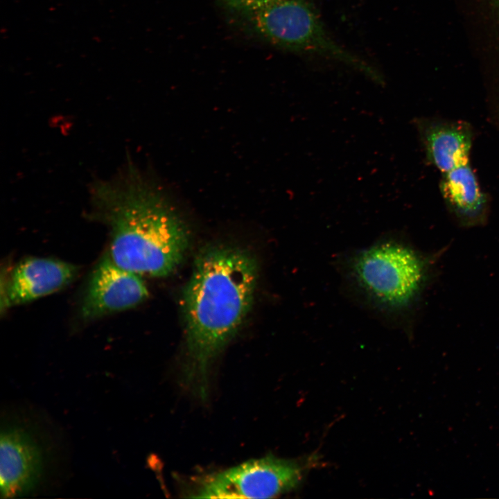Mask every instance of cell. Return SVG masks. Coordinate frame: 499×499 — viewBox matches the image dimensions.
<instances>
[{
    "instance_id": "cell-3",
    "label": "cell",
    "mask_w": 499,
    "mask_h": 499,
    "mask_svg": "<svg viewBox=\"0 0 499 499\" xmlns=\"http://www.w3.org/2000/svg\"><path fill=\"white\" fill-rule=\"evenodd\" d=\"M435 260L434 256L392 237L351 254L343 269L362 301L393 317L409 312L419 301Z\"/></svg>"
},
{
    "instance_id": "cell-1",
    "label": "cell",
    "mask_w": 499,
    "mask_h": 499,
    "mask_svg": "<svg viewBox=\"0 0 499 499\" xmlns=\"http://www.w3.org/2000/svg\"><path fill=\"white\" fill-rule=\"evenodd\" d=\"M93 216L110 229L107 252L120 267L140 276L173 272L189 245L188 228L156 184L133 165L91 189Z\"/></svg>"
},
{
    "instance_id": "cell-10",
    "label": "cell",
    "mask_w": 499,
    "mask_h": 499,
    "mask_svg": "<svg viewBox=\"0 0 499 499\" xmlns=\"http://www.w3.org/2000/svg\"><path fill=\"white\" fill-rule=\"evenodd\" d=\"M440 191L448 211L461 227L482 226L487 221L489 200L469 164L444 173Z\"/></svg>"
},
{
    "instance_id": "cell-9",
    "label": "cell",
    "mask_w": 499,
    "mask_h": 499,
    "mask_svg": "<svg viewBox=\"0 0 499 499\" xmlns=\"http://www.w3.org/2000/svg\"><path fill=\"white\" fill-rule=\"evenodd\" d=\"M428 161L442 173L468 164L473 132L460 121L419 118L414 120Z\"/></svg>"
},
{
    "instance_id": "cell-8",
    "label": "cell",
    "mask_w": 499,
    "mask_h": 499,
    "mask_svg": "<svg viewBox=\"0 0 499 499\" xmlns=\"http://www.w3.org/2000/svg\"><path fill=\"white\" fill-rule=\"evenodd\" d=\"M42 469V452L24 429L6 428L0 441V487L3 498L29 491L37 482Z\"/></svg>"
},
{
    "instance_id": "cell-4",
    "label": "cell",
    "mask_w": 499,
    "mask_h": 499,
    "mask_svg": "<svg viewBox=\"0 0 499 499\" xmlns=\"http://www.w3.org/2000/svg\"><path fill=\"white\" fill-rule=\"evenodd\" d=\"M312 459L290 460L268 456L247 461L206 478L193 497L270 498L296 488Z\"/></svg>"
},
{
    "instance_id": "cell-7",
    "label": "cell",
    "mask_w": 499,
    "mask_h": 499,
    "mask_svg": "<svg viewBox=\"0 0 499 499\" xmlns=\"http://www.w3.org/2000/svg\"><path fill=\"white\" fill-rule=\"evenodd\" d=\"M78 272L76 265L63 261L26 258L7 277L1 305L18 306L54 293L71 283Z\"/></svg>"
},
{
    "instance_id": "cell-2",
    "label": "cell",
    "mask_w": 499,
    "mask_h": 499,
    "mask_svg": "<svg viewBox=\"0 0 499 499\" xmlns=\"http://www.w3.org/2000/svg\"><path fill=\"white\" fill-rule=\"evenodd\" d=\"M257 265L247 251L211 245L198 255L184 289L186 383L206 396L210 366L249 313Z\"/></svg>"
},
{
    "instance_id": "cell-6",
    "label": "cell",
    "mask_w": 499,
    "mask_h": 499,
    "mask_svg": "<svg viewBox=\"0 0 499 499\" xmlns=\"http://www.w3.org/2000/svg\"><path fill=\"white\" fill-rule=\"evenodd\" d=\"M265 42L287 50L301 28L312 0H220Z\"/></svg>"
},
{
    "instance_id": "cell-11",
    "label": "cell",
    "mask_w": 499,
    "mask_h": 499,
    "mask_svg": "<svg viewBox=\"0 0 499 499\" xmlns=\"http://www.w3.org/2000/svg\"><path fill=\"white\" fill-rule=\"evenodd\" d=\"M493 8L497 14L498 20L499 21V0H491Z\"/></svg>"
},
{
    "instance_id": "cell-5",
    "label": "cell",
    "mask_w": 499,
    "mask_h": 499,
    "mask_svg": "<svg viewBox=\"0 0 499 499\" xmlns=\"http://www.w3.org/2000/svg\"><path fill=\"white\" fill-rule=\"evenodd\" d=\"M141 277L116 264L107 253L89 277L80 304L81 317L92 320L143 302L148 291Z\"/></svg>"
}]
</instances>
